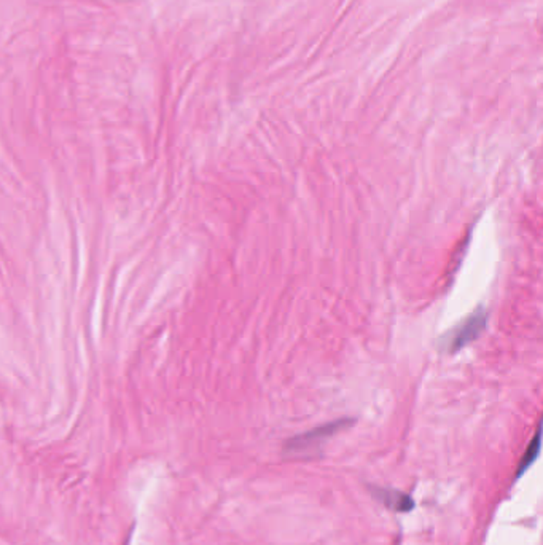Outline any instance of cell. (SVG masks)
<instances>
[{
    "instance_id": "obj_2",
    "label": "cell",
    "mask_w": 543,
    "mask_h": 545,
    "mask_svg": "<svg viewBox=\"0 0 543 545\" xmlns=\"http://www.w3.org/2000/svg\"><path fill=\"white\" fill-rule=\"evenodd\" d=\"M351 424H352V421L348 419V418H346V419H336V421H332V423L323 424V426H319V428H315V429H311V431L303 434V436H296V437L289 440V442H287V450L302 451L306 450V448L317 446V444L325 442L327 438L335 436L336 432L342 431V429L348 428Z\"/></svg>"
},
{
    "instance_id": "obj_3",
    "label": "cell",
    "mask_w": 543,
    "mask_h": 545,
    "mask_svg": "<svg viewBox=\"0 0 543 545\" xmlns=\"http://www.w3.org/2000/svg\"><path fill=\"white\" fill-rule=\"evenodd\" d=\"M375 498L379 499L382 504L392 511L409 512L415 507V501L408 494L396 490H375Z\"/></svg>"
},
{
    "instance_id": "obj_1",
    "label": "cell",
    "mask_w": 543,
    "mask_h": 545,
    "mask_svg": "<svg viewBox=\"0 0 543 545\" xmlns=\"http://www.w3.org/2000/svg\"><path fill=\"white\" fill-rule=\"evenodd\" d=\"M488 317H490L488 313L480 306L467 319H463L456 329H453V332L448 335V350H450L451 354L459 352L465 346L473 343L476 338H480V335L486 329Z\"/></svg>"
},
{
    "instance_id": "obj_4",
    "label": "cell",
    "mask_w": 543,
    "mask_h": 545,
    "mask_svg": "<svg viewBox=\"0 0 543 545\" xmlns=\"http://www.w3.org/2000/svg\"><path fill=\"white\" fill-rule=\"evenodd\" d=\"M538 451H540V428H537L534 438L530 440V444L528 445V448L524 451L523 458L520 461V465H518L517 469L518 477L536 461L537 456H538Z\"/></svg>"
}]
</instances>
